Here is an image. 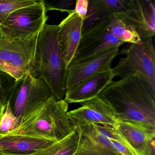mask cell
I'll return each mask as SVG.
<instances>
[{"label":"cell","mask_w":155,"mask_h":155,"mask_svg":"<svg viewBox=\"0 0 155 155\" xmlns=\"http://www.w3.org/2000/svg\"><path fill=\"white\" fill-rule=\"evenodd\" d=\"M3 35V34H2V31L1 28L0 27V36H2Z\"/></svg>","instance_id":"27"},{"label":"cell","mask_w":155,"mask_h":155,"mask_svg":"<svg viewBox=\"0 0 155 155\" xmlns=\"http://www.w3.org/2000/svg\"><path fill=\"white\" fill-rule=\"evenodd\" d=\"M113 127L135 155H154L155 131L120 121Z\"/></svg>","instance_id":"14"},{"label":"cell","mask_w":155,"mask_h":155,"mask_svg":"<svg viewBox=\"0 0 155 155\" xmlns=\"http://www.w3.org/2000/svg\"><path fill=\"white\" fill-rule=\"evenodd\" d=\"M33 0H0V25L3 23L13 12L36 3Z\"/></svg>","instance_id":"20"},{"label":"cell","mask_w":155,"mask_h":155,"mask_svg":"<svg viewBox=\"0 0 155 155\" xmlns=\"http://www.w3.org/2000/svg\"><path fill=\"white\" fill-rule=\"evenodd\" d=\"M52 97L45 82L30 72L16 80L9 93L8 103L14 116L22 121Z\"/></svg>","instance_id":"6"},{"label":"cell","mask_w":155,"mask_h":155,"mask_svg":"<svg viewBox=\"0 0 155 155\" xmlns=\"http://www.w3.org/2000/svg\"><path fill=\"white\" fill-rule=\"evenodd\" d=\"M21 122V119L14 116L8 103L0 119V134L3 136L8 135L17 129Z\"/></svg>","instance_id":"21"},{"label":"cell","mask_w":155,"mask_h":155,"mask_svg":"<svg viewBox=\"0 0 155 155\" xmlns=\"http://www.w3.org/2000/svg\"><path fill=\"white\" fill-rule=\"evenodd\" d=\"M8 95L0 91V119L8 104Z\"/></svg>","instance_id":"26"},{"label":"cell","mask_w":155,"mask_h":155,"mask_svg":"<svg viewBox=\"0 0 155 155\" xmlns=\"http://www.w3.org/2000/svg\"><path fill=\"white\" fill-rule=\"evenodd\" d=\"M88 4L89 0H77L76 2L74 11L83 21L87 16Z\"/></svg>","instance_id":"25"},{"label":"cell","mask_w":155,"mask_h":155,"mask_svg":"<svg viewBox=\"0 0 155 155\" xmlns=\"http://www.w3.org/2000/svg\"><path fill=\"white\" fill-rule=\"evenodd\" d=\"M46 12L50 11L57 10L61 12H66L70 14L74 11L72 8L75 5L74 0H58L46 1L43 0Z\"/></svg>","instance_id":"23"},{"label":"cell","mask_w":155,"mask_h":155,"mask_svg":"<svg viewBox=\"0 0 155 155\" xmlns=\"http://www.w3.org/2000/svg\"><path fill=\"white\" fill-rule=\"evenodd\" d=\"M119 121L155 131V92L139 73L111 81L100 94Z\"/></svg>","instance_id":"1"},{"label":"cell","mask_w":155,"mask_h":155,"mask_svg":"<svg viewBox=\"0 0 155 155\" xmlns=\"http://www.w3.org/2000/svg\"><path fill=\"white\" fill-rule=\"evenodd\" d=\"M58 25L46 24L38 37L31 72L48 85L57 100L66 93L67 67L58 42Z\"/></svg>","instance_id":"2"},{"label":"cell","mask_w":155,"mask_h":155,"mask_svg":"<svg viewBox=\"0 0 155 155\" xmlns=\"http://www.w3.org/2000/svg\"><path fill=\"white\" fill-rule=\"evenodd\" d=\"M116 15L133 28L141 39L153 37L155 35L154 0H132L128 10Z\"/></svg>","instance_id":"11"},{"label":"cell","mask_w":155,"mask_h":155,"mask_svg":"<svg viewBox=\"0 0 155 155\" xmlns=\"http://www.w3.org/2000/svg\"><path fill=\"white\" fill-rule=\"evenodd\" d=\"M0 155H8V154H3V153H2L0 152Z\"/></svg>","instance_id":"28"},{"label":"cell","mask_w":155,"mask_h":155,"mask_svg":"<svg viewBox=\"0 0 155 155\" xmlns=\"http://www.w3.org/2000/svg\"><path fill=\"white\" fill-rule=\"evenodd\" d=\"M110 17L101 0H89L87 12L83 21L81 36Z\"/></svg>","instance_id":"19"},{"label":"cell","mask_w":155,"mask_h":155,"mask_svg":"<svg viewBox=\"0 0 155 155\" xmlns=\"http://www.w3.org/2000/svg\"><path fill=\"white\" fill-rule=\"evenodd\" d=\"M79 136V132L75 127L73 131L64 138L31 155H72L78 147Z\"/></svg>","instance_id":"17"},{"label":"cell","mask_w":155,"mask_h":155,"mask_svg":"<svg viewBox=\"0 0 155 155\" xmlns=\"http://www.w3.org/2000/svg\"><path fill=\"white\" fill-rule=\"evenodd\" d=\"M39 33L16 38L0 36V71L16 80L31 72Z\"/></svg>","instance_id":"4"},{"label":"cell","mask_w":155,"mask_h":155,"mask_svg":"<svg viewBox=\"0 0 155 155\" xmlns=\"http://www.w3.org/2000/svg\"><path fill=\"white\" fill-rule=\"evenodd\" d=\"M79 132L78 147L72 155H123L96 124L76 126Z\"/></svg>","instance_id":"12"},{"label":"cell","mask_w":155,"mask_h":155,"mask_svg":"<svg viewBox=\"0 0 155 155\" xmlns=\"http://www.w3.org/2000/svg\"><path fill=\"white\" fill-rule=\"evenodd\" d=\"M120 47L111 48L67 68L66 91L96 74L111 68V64L119 54Z\"/></svg>","instance_id":"8"},{"label":"cell","mask_w":155,"mask_h":155,"mask_svg":"<svg viewBox=\"0 0 155 155\" xmlns=\"http://www.w3.org/2000/svg\"><path fill=\"white\" fill-rule=\"evenodd\" d=\"M46 13L43 0L17 10L0 25L2 34L16 38L40 32L48 19Z\"/></svg>","instance_id":"7"},{"label":"cell","mask_w":155,"mask_h":155,"mask_svg":"<svg viewBox=\"0 0 155 155\" xmlns=\"http://www.w3.org/2000/svg\"><path fill=\"white\" fill-rule=\"evenodd\" d=\"M112 69L96 74L67 91L64 100L68 104L83 103L96 97L114 78Z\"/></svg>","instance_id":"15"},{"label":"cell","mask_w":155,"mask_h":155,"mask_svg":"<svg viewBox=\"0 0 155 155\" xmlns=\"http://www.w3.org/2000/svg\"><path fill=\"white\" fill-rule=\"evenodd\" d=\"M2 137H3V135H2L1 134H0V138Z\"/></svg>","instance_id":"29"},{"label":"cell","mask_w":155,"mask_h":155,"mask_svg":"<svg viewBox=\"0 0 155 155\" xmlns=\"http://www.w3.org/2000/svg\"><path fill=\"white\" fill-rule=\"evenodd\" d=\"M83 22V20L74 11L58 25V42L67 68L71 63L80 42Z\"/></svg>","instance_id":"13"},{"label":"cell","mask_w":155,"mask_h":155,"mask_svg":"<svg viewBox=\"0 0 155 155\" xmlns=\"http://www.w3.org/2000/svg\"><path fill=\"white\" fill-rule=\"evenodd\" d=\"M107 20L81 36L80 42L70 65L111 48L120 47L124 44L108 30Z\"/></svg>","instance_id":"9"},{"label":"cell","mask_w":155,"mask_h":155,"mask_svg":"<svg viewBox=\"0 0 155 155\" xmlns=\"http://www.w3.org/2000/svg\"><path fill=\"white\" fill-rule=\"evenodd\" d=\"M101 2L112 16L128 10L131 6L132 0H101Z\"/></svg>","instance_id":"22"},{"label":"cell","mask_w":155,"mask_h":155,"mask_svg":"<svg viewBox=\"0 0 155 155\" xmlns=\"http://www.w3.org/2000/svg\"><path fill=\"white\" fill-rule=\"evenodd\" d=\"M55 141L20 135H6L0 138V152L12 155H31Z\"/></svg>","instance_id":"16"},{"label":"cell","mask_w":155,"mask_h":155,"mask_svg":"<svg viewBox=\"0 0 155 155\" xmlns=\"http://www.w3.org/2000/svg\"><path fill=\"white\" fill-rule=\"evenodd\" d=\"M80 104L81 107L67 112L75 127L94 124L113 127L118 122L112 106L99 97Z\"/></svg>","instance_id":"10"},{"label":"cell","mask_w":155,"mask_h":155,"mask_svg":"<svg viewBox=\"0 0 155 155\" xmlns=\"http://www.w3.org/2000/svg\"><path fill=\"white\" fill-rule=\"evenodd\" d=\"M107 28L110 33L124 43H138L142 41L133 28L123 22L116 15L107 19Z\"/></svg>","instance_id":"18"},{"label":"cell","mask_w":155,"mask_h":155,"mask_svg":"<svg viewBox=\"0 0 155 155\" xmlns=\"http://www.w3.org/2000/svg\"><path fill=\"white\" fill-rule=\"evenodd\" d=\"M69 104L52 97L21 121L7 135H20L58 141L71 133L75 127L67 115Z\"/></svg>","instance_id":"3"},{"label":"cell","mask_w":155,"mask_h":155,"mask_svg":"<svg viewBox=\"0 0 155 155\" xmlns=\"http://www.w3.org/2000/svg\"><path fill=\"white\" fill-rule=\"evenodd\" d=\"M15 81L16 80L11 76L0 71V91L6 93L8 96Z\"/></svg>","instance_id":"24"},{"label":"cell","mask_w":155,"mask_h":155,"mask_svg":"<svg viewBox=\"0 0 155 155\" xmlns=\"http://www.w3.org/2000/svg\"><path fill=\"white\" fill-rule=\"evenodd\" d=\"M152 38L142 39L140 43L131 44L121 50L120 54L126 57L120 58L112 69L114 77L123 79L140 73L155 92V50Z\"/></svg>","instance_id":"5"}]
</instances>
